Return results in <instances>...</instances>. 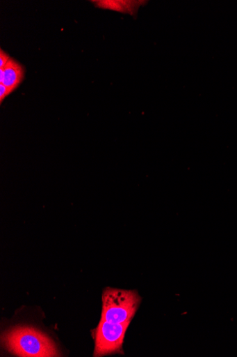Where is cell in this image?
<instances>
[{"instance_id":"cell-1","label":"cell","mask_w":237,"mask_h":357,"mask_svg":"<svg viewBox=\"0 0 237 357\" xmlns=\"http://www.w3.org/2000/svg\"><path fill=\"white\" fill-rule=\"evenodd\" d=\"M3 342L9 351L17 356H60L54 342L35 328L20 326L12 328L4 334Z\"/></svg>"},{"instance_id":"cell-3","label":"cell","mask_w":237,"mask_h":357,"mask_svg":"<svg viewBox=\"0 0 237 357\" xmlns=\"http://www.w3.org/2000/svg\"><path fill=\"white\" fill-rule=\"evenodd\" d=\"M130 323H112L100 319L93 333L94 356L99 357L113 354H123L124 337Z\"/></svg>"},{"instance_id":"cell-5","label":"cell","mask_w":237,"mask_h":357,"mask_svg":"<svg viewBox=\"0 0 237 357\" xmlns=\"http://www.w3.org/2000/svg\"><path fill=\"white\" fill-rule=\"evenodd\" d=\"M95 5L97 8L106 10H111L124 14H129L133 17L136 16L141 6H145L147 2L146 1H95Z\"/></svg>"},{"instance_id":"cell-4","label":"cell","mask_w":237,"mask_h":357,"mask_svg":"<svg viewBox=\"0 0 237 357\" xmlns=\"http://www.w3.org/2000/svg\"><path fill=\"white\" fill-rule=\"evenodd\" d=\"M24 78V69L21 63L10 59L3 68L0 69V84L7 86L12 93L22 84Z\"/></svg>"},{"instance_id":"cell-7","label":"cell","mask_w":237,"mask_h":357,"mask_svg":"<svg viewBox=\"0 0 237 357\" xmlns=\"http://www.w3.org/2000/svg\"><path fill=\"white\" fill-rule=\"evenodd\" d=\"M10 59V55L1 49V50H0V69L3 68Z\"/></svg>"},{"instance_id":"cell-2","label":"cell","mask_w":237,"mask_h":357,"mask_svg":"<svg viewBox=\"0 0 237 357\" xmlns=\"http://www.w3.org/2000/svg\"><path fill=\"white\" fill-rule=\"evenodd\" d=\"M141 302L142 298L136 290L107 287L103 294L100 319L119 324L131 322Z\"/></svg>"},{"instance_id":"cell-6","label":"cell","mask_w":237,"mask_h":357,"mask_svg":"<svg viewBox=\"0 0 237 357\" xmlns=\"http://www.w3.org/2000/svg\"><path fill=\"white\" fill-rule=\"evenodd\" d=\"M12 93V91L3 84H0V103H3L8 96Z\"/></svg>"}]
</instances>
